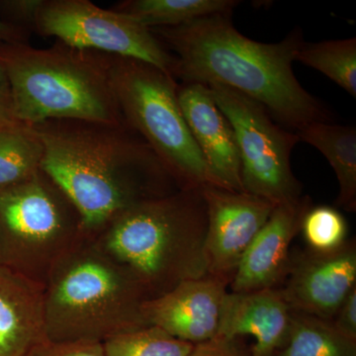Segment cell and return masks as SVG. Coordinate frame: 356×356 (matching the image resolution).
Segmentation results:
<instances>
[{"mask_svg":"<svg viewBox=\"0 0 356 356\" xmlns=\"http://www.w3.org/2000/svg\"><path fill=\"white\" fill-rule=\"evenodd\" d=\"M29 127L43 144L42 170L76 206L88 236L136 204L179 191L153 149L125 122L63 119Z\"/></svg>","mask_w":356,"mask_h":356,"instance_id":"cell-1","label":"cell"},{"mask_svg":"<svg viewBox=\"0 0 356 356\" xmlns=\"http://www.w3.org/2000/svg\"><path fill=\"white\" fill-rule=\"evenodd\" d=\"M151 31L175 53L172 76L182 83L234 89L259 102L274 120L295 133L309 124L331 120L329 110L293 72L305 42L300 28L278 43L264 44L241 34L232 13H219Z\"/></svg>","mask_w":356,"mask_h":356,"instance_id":"cell-2","label":"cell"},{"mask_svg":"<svg viewBox=\"0 0 356 356\" xmlns=\"http://www.w3.org/2000/svg\"><path fill=\"white\" fill-rule=\"evenodd\" d=\"M206 233L202 191L191 188L136 204L91 238L137 283L147 301L207 275Z\"/></svg>","mask_w":356,"mask_h":356,"instance_id":"cell-3","label":"cell"},{"mask_svg":"<svg viewBox=\"0 0 356 356\" xmlns=\"http://www.w3.org/2000/svg\"><path fill=\"white\" fill-rule=\"evenodd\" d=\"M0 64L13 91L14 113L24 125L48 120L123 123L106 54L60 42L51 48L0 43Z\"/></svg>","mask_w":356,"mask_h":356,"instance_id":"cell-4","label":"cell"},{"mask_svg":"<svg viewBox=\"0 0 356 356\" xmlns=\"http://www.w3.org/2000/svg\"><path fill=\"white\" fill-rule=\"evenodd\" d=\"M144 293L86 236L54 267L44 284L47 339L104 343L147 327Z\"/></svg>","mask_w":356,"mask_h":356,"instance_id":"cell-5","label":"cell"},{"mask_svg":"<svg viewBox=\"0 0 356 356\" xmlns=\"http://www.w3.org/2000/svg\"><path fill=\"white\" fill-rule=\"evenodd\" d=\"M106 58L124 121L153 149L178 188L222 187L206 165L185 121L177 79L136 58L108 54Z\"/></svg>","mask_w":356,"mask_h":356,"instance_id":"cell-6","label":"cell"},{"mask_svg":"<svg viewBox=\"0 0 356 356\" xmlns=\"http://www.w3.org/2000/svg\"><path fill=\"white\" fill-rule=\"evenodd\" d=\"M88 235L76 206L40 170L0 188V264L40 284Z\"/></svg>","mask_w":356,"mask_h":356,"instance_id":"cell-7","label":"cell"},{"mask_svg":"<svg viewBox=\"0 0 356 356\" xmlns=\"http://www.w3.org/2000/svg\"><path fill=\"white\" fill-rule=\"evenodd\" d=\"M208 88L235 132L243 191L274 206L298 201L303 187L291 168L292 151L300 142L297 133L248 96L219 84Z\"/></svg>","mask_w":356,"mask_h":356,"instance_id":"cell-8","label":"cell"},{"mask_svg":"<svg viewBox=\"0 0 356 356\" xmlns=\"http://www.w3.org/2000/svg\"><path fill=\"white\" fill-rule=\"evenodd\" d=\"M34 31L79 50L136 58L172 76L175 56L151 29L89 0H43Z\"/></svg>","mask_w":356,"mask_h":356,"instance_id":"cell-9","label":"cell"},{"mask_svg":"<svg viewBox=\"0 0 356 356\" xmlns=\"http://www.w3.org/2000/svg\"><path fill=\"white\" fill-rule=\"evenodd\" d=\"M201 191L207 209L208 274L231 284L241 259L275 206L247 192L212 185Z\"/></svg>","mask_w":356,"mask_h":356,"instance_id":"cell-10","label":"cell"},{"mask_svg":"<svg viewBox=\"0 0 356 356\" xmlns=\"http://www.w3.org/2000/svg\"><path fill=\"white\" fill-rule=\"evenodd\" d=\"M284 281L280 289L292 312L332 322L356 287L355 238L332 252L307 248L295 254Z\"/></svg>","mask_w":356,"mask_h":356,"instance_id":"cell-11","label":"cell"},{"mask_svg":"<svg viewBox=\"0 0 356 356\" xmlns=\"http://www.w3.org/2000/svg\"><path fill=\"white\" fill-rule=\"evenodd\" d=\"M229 286L227 281L209 274L184 281L163 296L145 302L147 324L186 343L210 341L218 336Z\"/></svg>","mask_w":356,"mask_h":356,"instance_id":"cell-12","label":"cell"},{"mask_svg":"<svg viewBox=\"0 0 356 356\" xmlns=\"http://www.w3.org/2000/svg\"><path fill=\"white\" fill-rule=\"evenodd\" d=\"M311 207L308 196H302L294 203L274 207L241 259L229 286L231 292L280 288L289 270L290 245L301 231L303 218Z\"/></svg>","mask_w":356,"mask_h":356,"instance_id":"cell-13","label":"cell"},{"mask_svg":"<svg viewBox=\"0 0 356 356\" xmlns=\"http://www.w3.org/2000/svg\"><path fill=\"white\" fill-rule=\"evenodd\" d=\"M178 102L206 165L222 188L245 192L242 163L233 127L207 86H178Z\"/></svg>","mask_w":356,"mask_h":356,"instance_id":"cell-14","label":"cell"},{"mask_svg":"<svg viewBox=\"0 0 356 356\" xmlns=\"http://www.w3.org/2000/svg\"><path fill=\"white\" fill-rule=\"evenodd\" d=\"M292 311L280 288L227 293L217 337H254L252 356H275L286 343Z\"/></svg>","mask_w":356,"mask_h":356,"instance_id":"cell-15","label":"cell"},{"mask_svg":"<svg viewBox=\"0 0 356 356\" xmlns=\"http://www.w3.org/2000/svg\"><path fill=\"white\" fill-rule=\"evenodd\" d=\"M44 339V285L0 264V356H25Z\"/></svg>","mask_w":356,"mask_h":356,"instance_id":"cell-16","label":"cell"},{"mask_svg":"<svg viewBox=\"0 0 356 356\" xmlns=\"http://www.w3.org/2000/svg\"><path fill=\"white\" fill-rule=\"evenodd\" d=\"M300 142L324 154L339 185L336 204L346 212L356 211V130L353 126L315 122L297 132Z\"/></svg>","mask_w":356,"mask_h":356,"instance_id":"cell-17","label":"cell"},{"mask_svg":"<svg viewBox=\"0 0 356 356\" xmlns=\"http://www.w3.org/2000/svg\"><path fill=\"white\" fill-rule=\"evenodd\" d=\"M236 0H125L113 10L153 28L177 27L219 13H233Z\"/></svg>","mask_w":356,"mask_h":356,"instance_id":"cell-18","label":"cell"},{"mask_svg":"<svg viewBox=\"0 0 356 356\" xmlns=\"http://www.w3.org/2000/svg\"><path fill=\"white\" fill-rule=\"evenodd\" d=\"M275 356H356V341L330 321L292 312L286 343Z\"/></svg>","mask_w":356,"mask_h":356,"instance_id":"cell-19","label":"cell"},{"mask_svg":"<svg viewBox=\"0 0 356 356\" xmlns=\"http://www.w3.org/2000/svg\"><path fill=\"white\" fill-rule=\"evenodd\" d=\"M43 159V144L29 126L0 128V188L36 175Z\"/></svg>","mask_w":356,"mask_h":356,"instance_id":"cell-20","label":"cell"},{"mask_svg":"<svg viewBox=\"0 0 356 356\" xmlns=\"http://www.w3.org/2000/svg\"><path fill=\"white\" fill-rule=\"evenodd\" d=\"M317 70L356 98V38L306 43L296 60Z\"/></svg>","mask_w":356,"mask_h":356,"instance_id":"cell-21","label":"cell"},{"mask_svg":"<svg viewBox=\"0 0 356 356\" xmlns=\"http://www.w3.org/2000/svg\"><path fill=\"white\" fill-rule=\"evenodd\" d=\"M102 346L104 356H188L194 344L147 325L110 337Z\"/></svg>","mask_w":356,"mask_h":356,"instance_id":"cell-22","label":"cell"},{"mask_svg":"<svg viewBox=\"0 0 356 356\" xmlns=\"http://www.w3.org/2000/svg\"><path fill=\"white\" fill-rule=\"evenodd\" d=\"M309 250L332 252L348 241V226L346 218L331 206H317L307 211L301 231Z\"/></svg>","mask_w":356,"mask_h":356,"instance_id":"cell-23","label":"cell"},{"mask_svg":"<svg viewBox=\"0 0 356 356\" xmlns=\"http://www.w3.org/2000/svg\"><path fill=\"white\" fill-rule=\"evenodd\" d=\"M25 356H104L98 341H54L44 339Z\"/></svg>","mask_w":356,"mask_h":356,"instance_id":"cell-24","label":"cell"},{"mask_svg":"<svg viewBox=\"0 0 356 356\" xmlns=\"http://www.w3.org/2000/svg\"><path fill=\"white\" fill-rule=\"evenodd\" d=\"M43 0H0V15L4 20L27 31L34 30L37 13Z\"/></svg>","mask_w":356,"mask_h":356,"instance_id":"cell-25","label":"cell"},{"mask_svg":"<svg viewBox=\"0 0 356 356\" xmlns=\"http://www.w3.org/2000/svg\"><path fill=\"white\" fill-rule=\"evenodd\" d=\"M188 356H252L241 339L216 337L210 341L194 344Z\"/></svg>","mask_w":356,"mask_h":356,"instance_id":"cell-26","label":"cell"},{"mask_svg":"<svg viewBox=\"0 0 356 356\" xmlns=\"http://www.w3.org/2000/svg\"><path fill=\"white\" fill-rule=\"evenodd\" d=\"M332 323L343 336L356 341V287L344 299Z\"/></svg>","mask_w":356,"mask_h":356,"instance_id":"cell-27","label":"cell"},{"mask_svg":"<svg viewBox=\"0 0 356 356\" xmlns=\"http://www.w3.org/2000/svg\"><path fill=\"white\" fill-rule=\"evenodd\" d=\"M22 125L14 113L13 91L4 67L0 64V128Z\"/></svg>","mask_w":356,"mask_h":356,"instance_id":"cell-28","label":"cell"},{"mask_svg":"<svg viewBox=\"0 0 356 356\" xmlns=\"http://www.w3.org/2000/svg\"><path fill=\"white\" fill-rule=\"evenodd\" d=\"M27 31L6 22L0 16V43L28 44Z\"/></svg>","mask_w":356,"mask_h":356,"instance_id":"cell-29","label":"cell"}]
</instances>
